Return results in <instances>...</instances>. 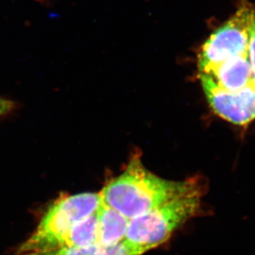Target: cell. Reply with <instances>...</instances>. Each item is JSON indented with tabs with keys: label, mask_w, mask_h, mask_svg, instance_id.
<instances>
[{
	"label": "cell",
	"mask_w": 255,
	"mask_h": 255,
	"mask_svg": "<svg viewBox=\"0 0 255 255\" xmlns=\"http://www.w3.org/2000/svg\"><path fill=\"white\" fill-rule=\"evenodd\" d=\"M12 108H13L12 102L0 96V117L9 113Z\"/></svg>",
	"instance_id": "cell-11"
},
{
	"label": "cell",
	"mask_w": 255,
	"mask_h": 255,
	"mask_svg": "<svg viewBox=\"0 0 255 255\" xmlns=\"http://www.w3.org/2000/svg\"><path fill=\"white\" fill-rule=\"evenodd\" d=\"M144 251L124 241L117 246H96L86 248H63L37 255H142Z\"/></svg>",
	"instance_id": "cell-9"
},
{
	"label": "cell",
	"mask_w": 255,
	"mask_h": 255,
	"mask_svg": "<svg viewBox=\"0 0 255 255\" xmlns=\"http://www.w3.org/2000/svg\"><path fill=\"white\" fill-rule=\"evenodd\" d=\"M98 220V245L117 246L126 240L130 220L102 202L96 211Z\"/></svg>",
	"instance_id": "cell-7"
},
{
	"label": "cell",
	"mask_w": 255,
	"mask_h": 255,
	"mask_svg": "<svg viewBox=\"0 0 255 255\" xmlns=\"http://www.w3.org/2000/svg\"><path fill=\"white\" fill-rule=\"evenodd\" d=\"M248 57L251 63L253 81L255 85V6L254 7L253 16L251 20L250 42H249Z\"/></svg>",
	"instance_id": "cell-10"
},
{
	"label": "cell",
	"mask_w": 255,
	"mask_h": 255,
	"mask_svg": "<svg viewBox=\"0 0 255 255\" xmlns=\"http://www.w3.org/2000/svg\"><path fill=\"white\" fill-rule=\"evenodd\" d=\"M201 190L199 184L149 212L130 220L125 241L145 253L169 240L186 221L198 213Z\"/></svg>",
	"instance_id": "cell-3"
},
{
	"label": "cell",
	"mask_w": 255,
	"mask_h": 255,
	"mask_svg": "<svg viewBox=\"0 0 255 255\" xmlns=\"http://www.w3.org/2000/svg\"><path fill=\"white\" fill-rule=\"evenodd\" d=\"M195 180L175 182L157 177L142 164L139 154L132 156L126 169L101 191V200L128 220L149 212L195 187Z\"/></svg>",
	"instance_id": "cell-1"
},
{
	"label": "cell",
	"mask_w": 255,
	"mask_h": 255,
	"mask_svg": "<svg viewBox=\"0 0 255 255\" xmlns=\"http://www.w3.org/2000/svg\"><path fill=\"white\" fill-rule=\"evenodd\" d=\"M102 204L100 194H76L57 199L47 209L34 232L15 255H37L58 250L76 224L96 213Z\"/></svg>",
	"instance_id": "cell-2"
},
{
	"label": "cell",
	"mask_w": 255,
	"mask_h": 255,
	"mask_svg": "<svg viewBox=\"0 0 255 255\" xmlns=\"http://www.w3.org/2000/svg\"><path fill=\"white\" fill-rule=\"evenodd\" d=\"M254 7L249 2H241L237 11L204 42L198 55L200 74L233 57L248 55Z\"/></svg>",
	"instance_id": "cell-4"
},
{
	"label": "cell",
	"mask_w": 255,
	"mask_h": 255,
	"mask_svg": "<svg viewBox=\"0 0 255 255\" xmlns=\"http://www.w3.org/2000/svg\"><path fill=\"white\" fill-rule=\"evenodd\" d=\"M96 245H98V220L96 212L76 224L64 239L60 249L86 248Z\"/></svg>",
	"instance_id": "cell-8"
},
{
	"label": "cell",
	"mask_w": 255,
	"mask_h": 255,
	"mask_svg": "<svg viewBox=\"0 0 255 255\" xmlns=\"http://www.w3.org/2000/svg\"><path fill=\"white\" fill-rule=\"evenodd\" d=\"M221 88L236 91L254 83L248 55L233 57L219 64L206 73Z\"/></svg>",
	"instance_id": "cell-6"
},
{
	"label": "cell",
	"mask_w": 255,
	"mask_h": 255,
	"mask_svg": "<svg viewBox=\"0 0 255 255\" xmlns=\"http://www.w3.org/2000/svg\"><path fill=\"white\" fill-rule=\"evenodd\" d=\"M201 86L214 112L236 126H246L255 120V85L240 91H226L206 74H200Z\"/></svg>",
	"instance_id": "cell-5"
}]
</instances>
